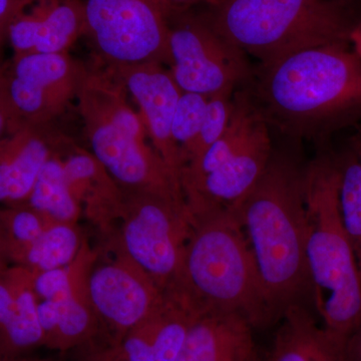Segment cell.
<instances>
[{
  "instance_id": "4316f807",
  "label": "cell",
  "mask_w": 361,
  "mask_h": 361,
  "mask_svg": "<svg viewBox=\"0 0 361 361\" xmlns=\"http://www.w3.org/2000/svg\"><path fill=\"white\" fill-rule=\"evenodd\" d=\"M232 94L233 92H225V94H215L209 97L200 132L190 149L184 167L190 161H194L202 154L205 153L207 149L215 144L224 134L231 116Z\"/></svg>"
},
{
  "instance_id": "44dd1931",
  "label": "cell",
  "mask_w": 361,
  "mask_h": 361,
  "mask_svg": "<svg viewBox=\"0 0 361 361\" xmlns=\"http://www.w3.org/2000/svg\"><path fill=\"white\" fill-rule=\"evenodd\" d=\"M85 242L78 223H51L11 263L32 272L65 267L78 258Z\"/></svg>"
},
{
  "instance_id": "8d00e7d4",
  "label": "cell",
  "mask_w": 361,
  "mask_h": 361,
  "mask_svg": "<svg viewBox=\"0 0 361 361\" xmlns=\"http://www.w3.org/2000/svg\"><path fill=\"white\" fill-rule=\"evenodd\" d=\"M9 259L6 254L0 253V273L4 272L8 266Z\"/></svg>"
},
{
  "instance_id": "d6a6232c",
  "label": "cell",
  "mask_w": 361,
  "mask_h": 361,
  "mask_svg": "<svg viewBox=\"0 0 361 361\" xmlns=\"http://www.w3.org/2000/svg\"><path fill=\"white\" fill-rule=\"evenodd\" d=\"M85 361H127L120 357L110 345L101 348L99 350H92L90 357L85 358Z\"/></svg>"
},
{
  "instance_id": "d6986e66",
  "label": "cell",
  "mask_w": 361,
  "mask_h": 361,
  "mask_svg": "<svg viewBox=\"0 0 361 361\" xmlns=\"http://www.w3.org/2000/svg\"><path fill=\"white\" fill-rule=\"evenodd\" d=\"M280 322L267 361H348L346 342L327 331L311 308L292 306Z\"/></svg>"
},
{
  "instance_id": "277c9868",
  "label": "cell",
  "mask_w": 361,
  "mask_h": 361,
  "mask_svg": "<svg viewBox=\"0 0 361 361\" xmlns=\"http://www.w3.org/2000/svg\"><path fill=\"white\" fill-rule=\"evenodd\" d=\"M349 44L320 45L261 68L258 106L266 120L305 130L361 111V58Z\"/></svg>"
},
{
  "instance_id": "30bf717a",
  "label": "cell",
  "mask_w": 361,
  "mask_h": 361,
  "mask_svg": "<svg viewBox=\"0 0 361 361\" xmlns=\"http://www.w3.org/2000/svg\"><path fill=\"white\" fill-rule=\"evenodd\" d=\"M169 21L170 73L182 92L206 97L234 92L250 77L245 52L223 37L211 23L175 16Z\"/></svg>"
},
{
  "instance_id": "7a4b0ae2",
  "label": "cell",
  "mask_w": 361,
  "mask_h": 361,
  "mask_svg": "<svg viewBox=\"0 0 361 361\" xmlns=\"http://www.w3.org/2000/svg\"><path fill=\"white\" fill-rule=\"evenodd\" d=\"M169 289L201 315L238 313L253 329L271 325L255 261L233 210L192 216L179 274Z\"/></svg>"
},
{
  "instance_id": "603a6c76",
  "label": "cell",
  "mask_w": 361,
  "mask_h": 361,
  "mask_svg": "<svg viewBox=\"0 0 361 361\" xmlns=\"http://www.w3.org/2000/svg\"><path fill=\"white\" fill-rule=\"evenodd\" d=\"M6 273L13 289L14 313L4 336L16 348L44 344L37 316L39 298L33 289L32 272L21 266L13 265L7 268Z\"/></svg>"
},
{
  "instance_id": "9a60e30c",
  "label": "cell",
  "mask_w": 361,
  "mask_h": 361,
  "mask_svg": "<svg viewBox=\"0 0 361 361\" xmlns=\"http://www.w3.org/2000/svg\"><path fill=\"white\" fill-rule=\"evenodd\" d=\"M8 26L6 35L16 56L65 54L85 33L82 0H35Z\"/></svg>"
},
{
  "instance_id": "ac0fdd59",
  "label": "cell",
  "mask_w": 361,
  "mask_h": 361,
  "mask_svg": "<svg viewBox=\"0 0 361 361\" xmlns=\"http://www.w3.org/2000/svg\"><path fill=\"white\" fill-rule=\"evenodd\" d=\"M253 326L238 313H209L195 320L176 361H256Z\"/></svg>"
},
{
  "instance_id": "4dcf8cb0",
  "label": "cell",
  "mask_w": 361,
  "mask_h": 361,
  "mask_svg": "<svg viewBox=\"0 0 361 361\" xmlns=\"http://www.w3.org/2000/svg\"><path fill=\"white\" fill-rule=\"evenodd\" d=\"M160 2L164 11L167 14L169 20L172 16L186 13L187 9L194 6V4H200V2H208V4L214 6L217 0H160Z\"/></svg>"
},
{
  "instance_id": "5bb4252c",
  "label": "cell",
  "mask_w": 361,
  "mask_h": 361,
  "mask_svg": "<svg viewBox=\"0 0 361 361\" xmlns=\"http://www.w3.org/2000/svg\"><path fill=\"white\" fill-rule=\"evenodd\" d=\"M200 315L180 292L168 289L148 317L109 345L127 361H176Z\"/></svg>"
},
{
  "instance_id": "9c48e42d",
  "label": "cell",
  "mask_w": 361,
  "mask_h": 361,
  "mask_svg": "<svg viewBox=\"0 0 361 361\" xmlns=\"http://www.w3.org/2000/svg\"><path fill=\"white\" fill-rule=\"evenodd\" d=\"M82 1L85 33L110 66L169 63V20L160 0Z\"/></svg>"
},
{
  "instance_id": "8fae6325",
  "label": "cell",
  "mask_w": 361,
  "mask_h": 361,
  "mask_svg": "<svg viewBox=\"0 0 361 361\" xmlns=\"http://www.w3.org/2000/svg\"><path fill=\"white\" fill-rule=\"evenodd\" d=\"M65 54L16 56L4 87L16 121L23 126H45L78 96L85 70Z\"/></svg>"
},
{
  "instance_id": "1f68e13d",
  "label": "cell",
  "mask_w": 361,
  "mask_h": 361,
  "mask_svg": "<svg viewBox=\"0 0 361 361\" xmlns=\"http://www.w3.org/2000/svg\"><path fill=\"white\" fill-rule=\"evenodd\" d=\"M346 355L348 361H361V318L346 341Z\"/></svg>"
},
{
  "instance_id": "ffe728a7",
  "label": "cell",
  "mask_w": 361,
  "mask_h": 361,
  "mask_svg": "<svg viewBox=\"0 0 361 361\" xmlns=\"http://www.w3.org/2000/svg\"><path fill=\"white\" fill-rule=\"evenodd\" d=\"M25 204L51 223H78L82 217L59 151L45 161Z\"/></svg>"
},
{
  "instance_id": "52a82bcc",
  "label": "cell",
  "mask_w": 361,
  "mask_h": 361,
  "mask_svg": "<svg viewBox=\"0 0 361 361\" xmlns=\"http://www.w3.org/2000/svg\"><path fill=\"white\" fill-rule=\"evenodd\" d=\"M267 123L248 96L235 94L224 134L180 172L191 216L235 210L255 186L272 157Z\"/></svg>"
},
{
  "instance_id": "f546056e",
  "label": "cell",
  "mask_w": 361,
  "mask_h": 361,
  "mask_svg": "<svg viewBox=\"0 0 361 361\" xmlns=\"http://www.w3.org/2000/svg\"><path fill=\"white\" fill-rule=\"evenodd\" d=\"M32 0H0V42L6 37L11 21L32 4Z\"/></svg>"
},
{
  "instance_id": "e575fe53",
  "label": "cell",
  "mask_w": 361,
  "mask_h": 361,
  "mask_svg": "<svg viewBox=\"0 0 361 361\" xmlns=\"http://www.w3.org/2000/svg\"><path fill=\"white\" fill-rule=\"evenodd\" d=\"M0 253L6 254L7 257V248H6V236H4V229H2V226L0 224ZM11 262V261H9Z\"/></svg>"
},
{
  "instance_id": "3957f363",
  "label": "cell",
  "mask_w": 361,
  "mask_h": 361,
  "mask_svg": "<svg viewBox=\"0 0 361 361\" xmlns=\"http://www.w3.org/2000/svg\"><path fill=\"white\" fill-rule=\"evenodd\" d=\"M338 161L318 160L304 172L306 258L318 322L346 342L361 318V275L342 222Z\"/></svg>"
},
{
  "instance_id": "f1b7e54d",
  "label": "cell",
  "mask_w": 361,
  "mask_h": 361,
  "mask_svg": "<svg viewBox=\"0 0 361 361\" xmlns=\"http://www.w3.org/2000/svg\"><path fill=\"white\" fill-rule=\"evenodd\" d=\"M20 127L21 126L14 116L11 104H9L6 87H4V78H2L1 71H0V141L6 135Z\"/></svg>"
},
{
  "instance_id": "ba28073f",
  "label": "cell",
  "mask_w": 361,
  "mask_h": 361,
  "mask_svg": "<svg viewBox=\"0 0 361 361\" xmlns=\"http://www.w3.org/2000/svg\"><path fill=\"white\" fill-rule=\"evenodd\" d=\"M191 228L186 202L123 191L122 216L110 244L166 291L179 274Z\"/></svg>"
},
{
  "instance_id": "836d02e7",
  "label": "cell",
  "mask_w": 361,
  "mask_h": 361,
  "mask_svg": "<svg viewBox=\"0 0 361 361\" xmlns=\"http://www.w3.org/2000/svg\"><path fill=\"white\" fill-rule=\"evenodd\" d=\"M349 44L353 45V51L361 58V20H358L355 27L351 30Z\"/></svg>"
},
{
  "instance_id": "4fadbf2b",
  "label": "cell",
  "mask_w": 361,
  "mask_h": 361,
  "mask_svg": "<svg viewBox=\"0 0 361 361\" xmlns=\"http://www.w3.org/2000/svg\"><path fill=\"white\" fill-rule=\"evenodd\" d=\"M114 68L139 106L152 146L180 184L182 165L179 149L173 140L172 123L182 92L170 71L164 70L161 63Z\"/></svg>"
},
{
  "instance_id": "cb8c5ba5",
  "label": "cell",
  "mask_w": 361,
  "mask_h": 361,
  "mask_svg": "<svg viewBox=\"0 0 361 361\" xmlns=\"http://www.w3.org/2000/svg\"><path fill=\"white\" fill-rule=\"evenodd\" d=\"M337 161L341 172L339 205L342 222L361 275V164L353 152Z\"/></svg>"
},
{
  "instance_id": "f35d334b",
  "label": "cell",
  "mask_w": 361,
  "mask_h": 361,
  "mask_svg": "<svg viewBox=\"0 0 361 361\" xmlns=\"http://www.w3.org/2000/svg\"><path fill=\"white\" fill-rule=\"evenodd\" d=\"M349 4H353V2L357 1V0H348Z\"/></svg>"
},
{
  "instance_id": "2e32d148",
  "label": "cell",
  "mask_w": 361,
  "mask_h": 361,
  "mask_svg": "<svg viewBox=\"0 0 361 361\" xmlns=\"http://www.w3.org/2000/svg\"><path fill=\"white\" fill-rule=\"evenodd\" d=\"M47 126H23L0 141V205H23L45 161L65 140Z\"/></svg>"
},
{
  "instance_id": "d590c367",
  "label": "cell",
  "mask_w": 361,
  "mask_h": 361,
  "mask_svg": "<svg viewBox=\"0 0 361 361\" xmlns=\"http://www.w3.org/2000/svg\"><path fill=\"white\" fill-rule=\"evenodd\" d=\"M353 153L357 157L358 161L361 164V137H356L355 145H353Z\"/></svg>"
},
{
  "instance_id": "74e56055",
  "label": "cell",
  "mask_w": 361,
  "mask_h": 361,
  "mask_svg": "<svg viewBox=\"0 0 361 361\" xmlns=\"http://www.w3.org/2000/svg\"><path fill=\"white\" fill-rule=\"evenodd\" d=\"M336 1L341 2V4H350L348 1V0H336Z\"/></svg>"
},
{
  "instance_id": "e0dca14e",
  "label": "cell",
  "mask_w": 361,
  "mask_h": 361,
  "mask_svg": "<svg viewBox=\"0 0 361 361\" xmlns=\"http://www.w3.org/2000/svg\"><path fill=\"white\" fill-rule=\"evenodd\" d=\"M63 157L71 193L82 211L104 237L115 235L123 205V191L90 152L68 145Z\"/></svg>"
},
{
  "instance_id": "5b68a950",
  "label": "cell",
  "mask_w": 361,
  "mask_h": 361,
  "mask_svg": "<svg viewBox=\"0 0 361 361\" xmlns=\"http://www.w3.org/2000/svg\"><path fill=\"white\" fill-rule=\"evenodd\" d=\"M77 97L90 153L123 191L185 201L179 180L146 142L142 116L115 68L85 70Z\"/></svg>"
},
{
  "instance_id": "7c38bea8",
  "label": "cell",
  "mask_w": 361,
  "mask_h": 361,
  "mask_svg": "<svg viewBox=\"0 0 361 361\" xmlns=\"http://www.w3.org/2000/svg\"><path fill=\"white\" fill-rule=\"evenodd\" d=\"M110 246L113 257L99 263L97 257L87 274V290L97 322L108 329L113 345L156 310L165 291Z\"/></svg>"
},
{
  "instance_id": "7402d4cb",
  "label": "cell",
  "mask_w": 361,
  "mask_h": 361,
  "mask_svg": "<svg viewBox=\"0 0 361 361\" xmlns=\"http://www.w3.org/2000/svg\"><path fill=\"white\" fill-rule=\"evenodd\" d=\"M87 277L59 301L56 331L49 346L65 351L89 343L96 336L97 316L90 302Z\"/></svg>"
},
{
  "instance_id": "8992f818",
  "label": "cell",
  "mask_w": 361,
  "mask_h": 361,
  "mask_svg": "<svg viewBox=\"0 0 361 361\" xmlns=\"http://www.w3.org/2000/svg\"><path fill=\"white\" fill-rule=\"evenodd\" d=\"M214 6L213 27L261 68L310 47L349 44L358 21L336 0H217Z\"/></svg>"
},
{
  "instance_id": "83f0119b",
  "label": "cell",
  "mask_w": 361,
  "mask_h": 361,
  "mask_svg": "<svg viewBox=\"0 0 361 361\" xmlns=\"http://www.w3.org/2000/svg\"><path fill=\"white\" fill-rule=\"evenodd\" d=\"M6 270L0 273V330L2 334H4L13 319L14 313L13 289L6 276Z\"/></svg>"
},
{
  "instance_id": "484cf974",
  "label": "cell",
  "mask_w": 361,
  "mask_h": 361,
  "mask_svg": "<svg viewBox=\"0 0 361 361\" xmlns=\"http://www.w3.org/2000/svg\"><path fill=\"white\" fill-rule=\"evenodd\" d=\"M208 97L194 92H182L176 106L172 123V135L179 149L182 169L190 149L200 132L205 116ZM182 172V170H180Z\"/></svg>"
},
{
  "instance_id": "60d3db41",
  "label": "cell",
  "mask_w": 361,
  "mask_h": 361,
  "mask_svg": "<svg viewBox=\"0 0 361 361\" xmlns=\"http://www.w3.org/2000/svg\"><path fill=\"white\" fill-rule=\"evenodd\" d=\"M256 361H258V360H256Z\"/></svg>"
},
{
  "instance_id": "ab89813d",
  "label": "cell",
  "mask_w": 361,
  "mask_h": 361,
  "mask_svg": "<svg viewBox=\"0 0 361 361\" xmlns=\"http://www.w3.org/2000/svg\"><path fill=\"white\" fill-rule=\"evenodd\" d=\"M32 1H35V0H32Z\"/></svg>"
},
{
  "instance_id": "6da1fadb",
  "label": "cell",
  "mask_w": 361,
  "mask_h": 361,
  "mask_svg": "<svg viewBox=\"0 0 361 361\" xmlns=\"http://www.w3.org/2000/svg\"><path fill=\"white\" fill-rule=\"evenodd\" d=\"M233 211L255 261L271 324L292 306L313 310L304 173L289 160L271 157L255 186Z\"/></svg>"
},
{
  "instance_id": "d4e9b609",
  "label": "cell",
  "mask_w": 361,
  "mask_h": 361,
  "mask_svg": "<svg viewBox=\"0 0 361 361\" xmlns=\"http://www.w3.org/2000/svg\"><path fill=\"white\" fill-rule=\"evenodd\" d=\"M0 224L6 236L7 255L11 262L14 256L39 238L51 223L32 207L23 204L0 210Z\"/></svg>"
}]
</instances>
